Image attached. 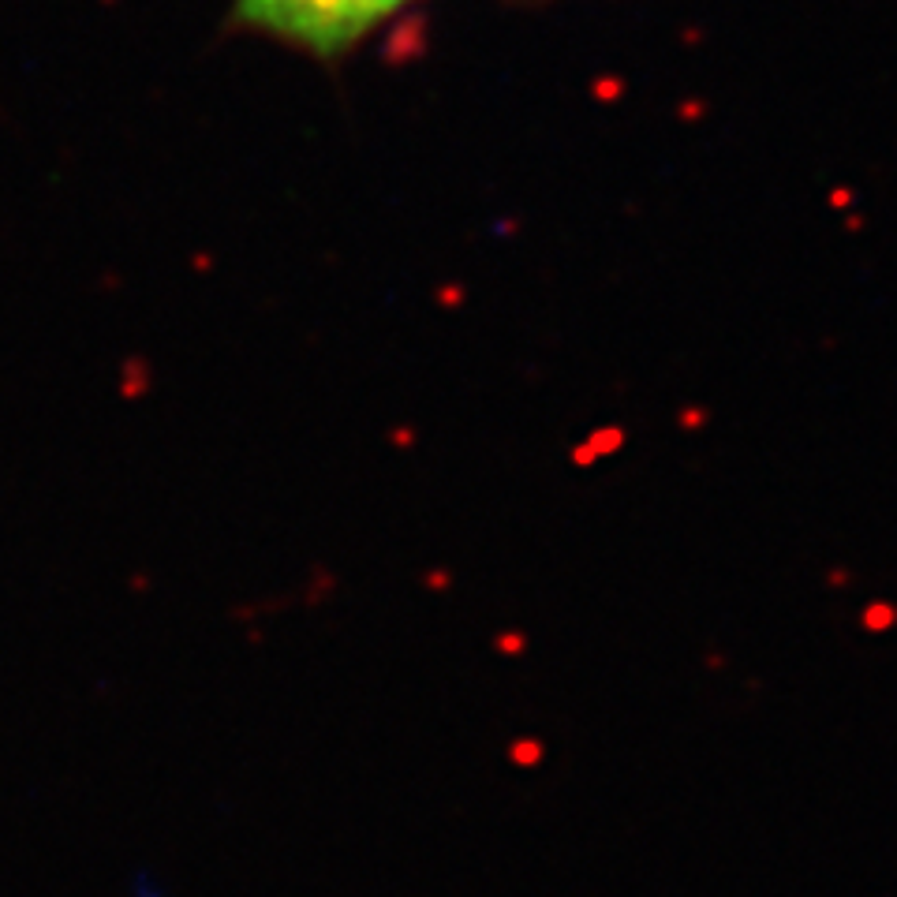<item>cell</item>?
Returning a JSON list of instances; mask_svg holds the SVG:
<instances>
[{
  "mask_svg": "<svg viewBox=\"0 0 897 897\" xmlns=\"http://www.w3.org/2000/svg\"><path fill=\"white\" fill-rule=\"evenodd\" d=\"M415 0H232L228 23L322 64H341Z\"/></svg>",
  "mask_w": 897,
  "mask_h": 897,
  "instance_id": "cell-1",
  "label": "cell"
}]
</instances>
